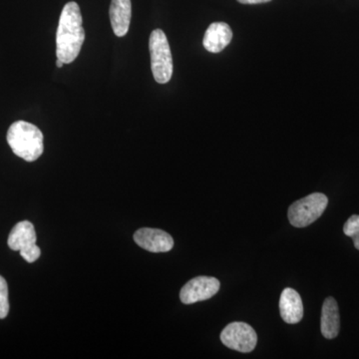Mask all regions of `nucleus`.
<instances>
[{
	"mask_svg": "<svg viewBox=\"0 0 359 359\" xmlns=\"http://www.w3.org/2000/svg\"><path fill=\"white\" fill-rule=\"evenodd\" d=\"M82 15L76 2L70 1L63 7L56 35V55L65 65L72 63L81 51L85 32Z\"/></svg>",
	"mask_w": 359,
	"mask_h": 359,
	"instance_id": "obj_1",
	"label": "nucleus"
},
{
	"mask_svg": "<svg viewBox=\"0 0 359 359\" xmlns=\"http://www.w3.org/2000/svg\"><path fill=\"white\" fill-rule=\"evenodd\" d=\"M7 143L16 156L34 162L44 151L43 134L32 123L14 122L7 132Z\"/></svg>",
	"mask_w": 359,
	"mask_h": 359,
	"instance_id": "obj_2",
	"label": "nucleus"
},
{
	"mask_svg": "<svg viewBox=\"0 0 359 359\" xmlns=\"http://www.w3.org/2000/svg\"><path fill=\"white\" fill-rule=\"evenodd\" d=\"M151 53V66L156 82L168 83L173 75V57L166 34L161 29L151 33L149 41Z\"/></svg>",
	"mask_w": 359,
	"mask_h": 359,
	"instance_id": "obj_3",
	"label": "nucleus"
},
{
	"mask_svg": "<svg viewBox=\"0 0 359 359\" xmlns=\"http://www.w3.org/2000/svg\"><path fill=\"white\" fill-rule=\"evenodd\" d=\"M327 204L328 199L325 194H311L290 205L287 211L290 223L295 228H306L320 218Z\"/></svg>",
	"mask_w": 359,
	"mask_h": 359,
	"instance_id": "obj_4",
	"label": "nucleus"
},
{
	"mask_svg": "<svg viewBox=\"0 0 359 359\" xmlns=\"http://www.w3.org/2000/svg\"><path fill=\"white\" fill-rule=\"evenodd\" d=\"M36 231L34 226L28 221L20 222L13 226L9 233L7 244L13 250L20 252L21 257L27 263L36 262L41 255V250L36 245Z\"/></svg>",
	"mask_w": 359,
	"mask_h": 359,
	"instance_id": "obj_5",
	"label": "nucleus"
},
{
	"mask_svg": "<svg viewBox=\"0 0 359 359\" xmlns=\"http://www.w3.org/2000/svg\"><path fill=\"white\" fill-rule=\"evenodd\" d=\"M224 346L240 353H248L254 351L257 344L256 330L245 323H231L224 328L221 334Z\"/></svg>",
	"mask_w": 359,
	"mask_h": 359,
	"instance_id": "obj_6",
	"label": "nucleus"
},
{
	"mask_svg": "<svg viewBox=\"0 0 359 359\" xmlns=\"http://www.w3.org/2000/svg\"><path fill=\"white\" fill-rule=\"evenodd\" d=\"M221 283L218 278L212 276H197L182 287L180 299L183 304L207 301L218 294Z\"/></svg>",
	"mask_w": 359,
	"mask_h": 359,
	"instance_id": "obj_7",
	"label": "nucleus"
},
{
	"mask_svg": "<svg viewBox=\"0 0 359 359\" xmlns=\"http://www.w3.org/2000/svg\"><path fill=\"white\" fill-rule=\"evenodd\" d=\"M134 241L142 249L151 252H167L174 247L171 235L159 229L142 228L135 233Z\"/></svg>",
	"mask_w": 359,
	"mask_h": 359,
	"instance_id": "obj_8",
	"label": "nucleus"
},
{
	"mask_svg": "<svg viewBox=\"0 0 359 359\" xmlns=\"http://www.w3.org/2000/svg\"><path fill=\"white\" fill-rule=\"evenodd\" d=\"M233 39V32L230 26L224 22H214L208 27L205 33L203 45L205 50L211 53L223 51Z\"/></svg>",
	"mask_w": 359,
	"mask_h": 359,
	"instance_id": "obj_9",
	"label": "nucleus"
},
{
	"mask_svg": "<svg viewBox=\"0 0 359 359\" xmlns=\"http://www.w3.org/2000/svg\"><path fill=\"white\" fill-rule=\"evenodd\" d=\"M280 311L285 323H299L304 318V304L299 292L290 287L283 290L280 299Z\"/></svg>",
	"mask_w": 359,
	"mask_h": 359,
	"instance_id": "obj_10",
	"label": "nucleus"
},
{
	"mask_svg": "<svg viewBox=\"0 0 359 359\" xmlns=\"http://www.w3.org/2000/svg\"><path fill=\"white\" fill-rule=\"evenodd\" d=\"M109 14L113 32L118 37L125 36L129 32L131 22V0H112Z\"/></svg>",
	"mask_w": 359,
	"mask_h": 359,
	"instance_id": "obj_11",
	"label": "nucleus"
},
{
	"mask_svg": "<svg viewBox=\"0 0 359 359\" xmlns=\"http://www.w3.org/2000/svg\"><path fill=\"white\" fill-rule=\"evenodd\" d=\"M339 304L334 297L325 299L321 309L320 330L327 339H334L339 334Z\"/></svg>",
	"mask_w": 359,
	"mask_h": 359,
	"instance_id": "obj_12",
	"label": "nucleus"
},
{
	"mask_svg": "<svg viewBox=\"0 0 359 359\" xmlns=\"http://www.w3.org/2000/svg\"><path fill=\"white\" fill-rule=\"evenodd\" d=\"M8 313V287L6 280L0 276V320L6 318Z\"/></svg>",
	"mask_w": 359,
	"mask_h": 359,
	"instance_id": "obj_13",
	"label": "nucleus"
},
{
	"mask_svg": "<svg viewBox=\"0 0 359 359\" xmlns=\"http://www.w3.org/2000/svg\"><path fill=\"white\" fill-rule=\"evenodd\" d=\"M344 233L349 238L359 235V215H353L344 226Z\"/></svg>",
	"mask_w": 359,
	"mask_h": 359,
	"instance_id": "obj_14",
	"label": "nucleus"
},
{
	"mask_svg": "<svg viewBox=\"0 0 359 359\" xmlns=\"http://www.w3.org/2000/svg\"><path fill=\"white\" fill-rule=\"evenodd\" d=\"M242 4H266V2L271 1V0H237Z\"/></svg>",
	"mask_w": 359,
	"mask_h": 359,
	"instance_id": "obj_15",
	"label": "nucleus"
},
{
	"mask_svg": "<svg viewBox=\"0 0 359 359\" xmlns=\"http://www.w3.org/2000/svg\"><path fill=\"white\" fill-rule=\"evenodd\" d=\"M353 240L354 247H355L356 250H359V235L354 236V237L351 238Z\"/></svg>",
	"mask_w": 359,
	"mask_h": 359,
	"instance_id": "obj_16",
	"label": "nucleus"
},
{
	"mask_svg": "<svg viewBox=\"0 0 359 359\" xmlns=\"http://www.w3.org/2000/svg\"><path fill=\"white\" fill-rule=\"evenodd\" d=\"M56 65H57L58 68H61L63 65H65V63H63L62 61L59 60V59H57V61H56Z\"/></svg>",
	"mask_w": 359,
	"mask_h": 359,
	"instance_id": "obj_17",
	"label": "nucleus"
}]
</instances>
